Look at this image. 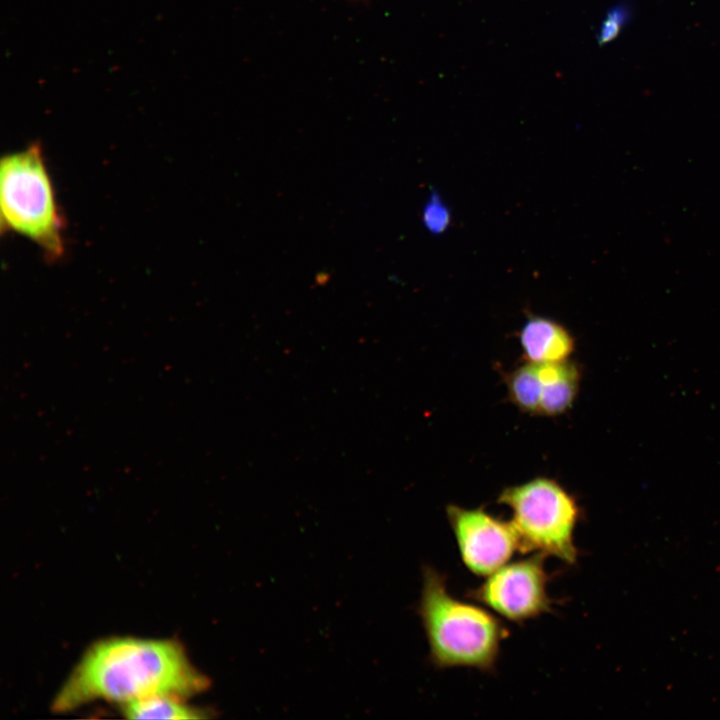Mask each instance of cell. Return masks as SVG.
<instances>
[{"label":"cell","mask_w":720,"mask_h":720,"mask_svg":"<svg viewBox=\"0 0 720 720\" xmlns=\"http://www.w3.org/2000/svg\"><path fill=\"white\" fill-rule=\"evenodd\" d=\"M208 683L176 641L110 638L86 651L52 708L67 712L94 700L125 704L157 694L183 698L204 691Z\"/></svg>","instance_id":"cell-1"},{"label":"cell","mask_w":720,"mask_h":720,"mask_svg":"<svg viewBox=\"0 0 720 720\" xmlns=\"http://www.w3.org/2000/svg\"><path fill=\"white\" fill-rule=\"evenodd\" d=\"M418 614L435 667L494 671L507 628L487 610L451 596L446 577L431 566L423 568Z\"/></svg>","instance_id":"cell-2"},{"label":"cell","mask_w":720,"mask_h":720,"mask_svg":"<svg viewBox=\"0 0 720 720\" xmlns=\"http://www.w3.org/2000/svg\"><path fill=\"white\" fill-rule=\"evenodd\" d=\"M0 205L2 232L29 238L48 260L63 256V221L39 144L1 159Z\"/></svg>","instance_id":"cell-3"},{"label":"cell","mask_w":720,"mask_h":720,"mask_svg":"<svg viewBox=\"0 0 720 720\" xmlns=\"http://www.w3.org/2000/svg\"><path fill=\"white\" fill-rule=\"evenodd\" d=\"M512 512L520 552L554 556L568 565L578 558L574 531L581 511L575 497L560 483L536 477L504 488L497 499Z\"/></svg>","instance_id":"cell-4"},{"label":"cell","mask_w":720,"mask_h":720,"mask_svg":"<svg viewBox=\"0 0 720 720\" xmlns=\"http://www.w3.org/2000/svg\"><path fill=\"white\" fill-rule=\"evenodd\" d=\"M545 557L536 552L504 564L480 586L468 591L467 597L518 623L550 612L552 600L547 593L549 575L544 567Z\"/></svg>","instance_id":"cell-5"},{"label":"cell","mask_w":720,"mask_h":720,"mask_svg":"<svg viewBox=\"0 0 720 720\" xmlns=\"http://www.w3.org/2000/svg\"><path fill=\"white\" fill-rule=\"evenodd\" d=\"M446 515L462 562L477 576H489L506 564L515 551H520L512 523L482 507L469 509L450 504Z\"/></svg>","instance_id":"cell-6"},{"label":"cell","mask_w":720,"mask_h":720,"mask_svg":"<svg viewBox=\"0 0 720 720\" xmlns=\"http://www.w3.org/2000/svg\"><path fill=\"white\" fill-rule=\"evenodd\" d=\"M525 361L555 363L568 360L575 349V339L561 323L538 315H529L518 333Z\"/></svg>","instance_id":"cell-7"},{"label":"cell","mask_w":720,"mask_h":720,"mask_svg":"<svg viewBox=\"0 0 720 720\" xmlns=\"http://www.w3.org/2000/svg\"><path fill=\"white\" fill-rule=\"evenodd\" d=\"M537 364L542 383L539 416L555 417L566 413L579 392L580 367L570 359Z\"/></svg>","instance_id":"cell-8"},{"label":"cell","mask_w":720,"mask_h":720,"mask_svg":"<svg viewBox=\"0 0 720 720\" xmlns=\"http://www.w3.org/2000/svg\"><path fill=\"white\" fill-rule=\"evenodd\" d=\"M123 714L130 719H201L206 711L188 706L183 698L157 694L122 704Z\"/></svg>","instance_id":"cell-9"},{"label":"cell","mask_w":720,"mask_h":720,"mask_svg":"<svg viewBox=\"0 0 720 720\" xmlns=\"http://www.w3.org/2000/svg\"><path fill=\"white\" fill-rule=\"evenodd\" d=\"M505 384L508 398L515 407L539 416L542 384L537 363L525 361L505 375Z\"/></svg>","instance_id":"cell-10"},{"label":"cell","mask_w":720,"mask_h":720,"mask_svg":"<svg viewBox=\"0 0 720 720\" xmlns=\"http://www.w3.org/2000/svg\"><path fill=\"white\" fill-rule=\"evenodd\" d=\"M422 222L434 235L444 233L451 223V211L441 196L432 191L422 210Z\"/></svg>","instance_id":"cell-11"},{"label":"cell","mask_w":720,"mask_h":720,"mask_svg":"<svg viewBox=\"0 0 720 720\" xmlns=\"http://www.w3.org/2000/svg\"><path fill=\"white\" fill-rule=\"evenodd\" d=\"M628 18L629 10L625 5H617L611 8L600 26L597 36L598 43L605 45L617 38L627 23Z\"/></svg>","instance_id":"cell-12"}]
</instances>
